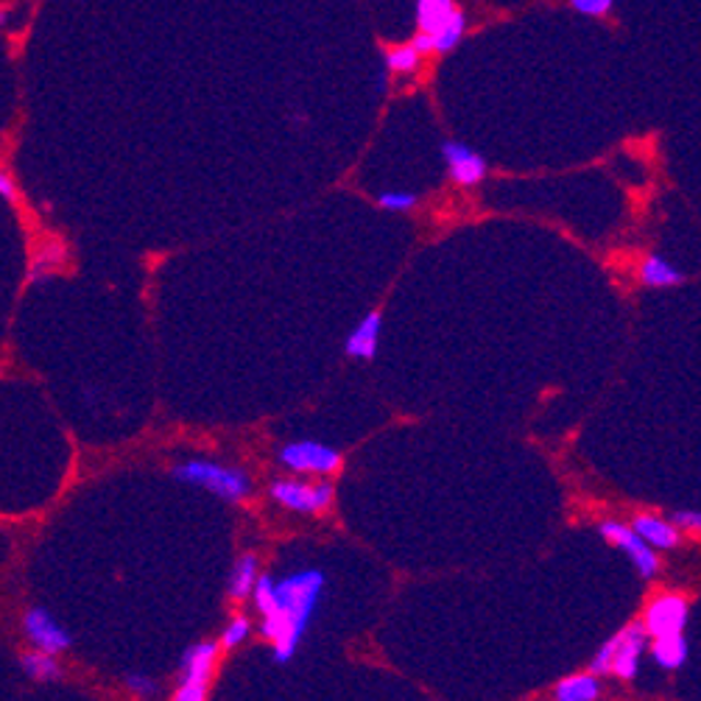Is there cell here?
<instances>
[{"label":"cell","mask_w":701,"mask_h":701,"mask_svg":"<svg viewBox=\"0 0 701 701\" xmlns=\"http://www.w3.org/2000/svg\"><path fill=\"white\" fill-rule=\"evenodd\" d=\"M0 196H3L7 202L14 199V182L9 174H0Z\"/></svg>","instance_id":"obj_27"},{"label":"cell","mask_w":701,"mask_h":701,"mask_svg":"<svg viewBox=\"0 0 701 701\" xmlns=\"http://www.w3.org/2000/svg\"><path fill=\"white\" fill-rule=\"evenodd\" d=\"M416 34L411 43L425 56H445L459 48L467 34V12L459 0H416Z\"/></svg>","instance_id":"obj_2"},{"label":"cell","mask_w":701,"mask_h":701,"mask_svg":"<svg viewBox=\"0 0 701 701\" xmlns=\"http://www.w3.org/2000/svg\"><path fill=\"white\" fill-rule=\"evenodd\" d=\"M670 520L682 528L685 535H701V512H670Z\"/></svg>","instance_id":"obj_25"},{"label":"cell","mask_w":701,"mask_h":701,"mask_svg":"<svg viewBox=\"0 0 701 701\" xmlns=\"http://www.w3.org/2000/svg\"><path fill=\"white\" fill-rule=\"evenodd\" d=\"M124 685L131 690V693H137V696H154L157 693L154 679L140 677V674H129V677L124 679Z\"/></svg>","instance_id":"obj_26"},{"label":"cell","mask_w":701,"mask_h":701,"mask_svg":"<svg viewBox=\"0 0 701 701\" xmlns=\"http://www.w3.org/2000/svg\"><path fill=\"white\" fill-rule=\"evenodd\" d=\"M621 632H623V640H621V648H618V657H614L612 674L618 679H623V682H632L640 670V657L646 654L648 643H652V634H648L646 623L643 621L629 623V627H623Z\"/></svg>","instance_id":"obj_11"},{"label":"cell","mask_w":701,"mask_h":701,"mask_svg":"<svg viewBox=\"0 0 701 701\" xmlns=\"http://www.w3.org/2000/svg\"><path fill=\"white\" fill-rule=\"evenodd\" d=\"M218 646L216 643H196L187 648L180 659L182 682L176 688V701H202L207 699V688H210L212 665H216Z\"/></svg>","instance_id":"obj_4"},{"label":"cell","mask_w":701,"mask_h":701,"mask_svg":"<svg viewBox=\"0 0 701 701\" xmlns=\"http://www.w3.org/2000/svg\"><path fill=\"white\" fill-rule=\"evenodd\" d=\"M279 464L294 472H319V475H327L342 467V456L338 450L327 445H319V441H294L279 450Z\"/></svg>","instance_id":"obj_8"},{"label":"cell","mask_w":701,"mask_h":701,"mask_svg":"<svg viewBox=\"0 0 701 701\" xmlns=\"http://www.w3.org/2000/svg\"><path fill=\"white\" fill-rule=\"evenodd\" d=\"M378 205L383 207V210H389V212H409V210H414V207H416V196H414V193L389 191V193H380Z\"/></svg>","instance_id":"obj_23"},{"label":"cell","mask_w":701,"mask_h":701,"mask_svg":"<svg viewBox=\"0 0 701 701\" xmlns=\"http://www.w3.org/2000/svg\"><path fill=\"white\" fill-rule=\"evenodd\" d=\"M62 261H65V246H62V243H56V241L45 243V246L39 249L37 261H34L32 274H28V283H34L37 277H43V274L48 272V268L59 266Z\"/></svg>","instance_id":"obj_21"},{"label":"cell","mask_w":701,"mask_h":701,"mask_svg":"<svg viewBox=\"0 0 701 701\" xmlns=\"http://www.w3.org/2000/svg\"><path fill=\"white\" fill-rule=\"evenodd\" d=\"M425 54L416 48L414 43H400V45H389L383 54V62L389 73H398V76H411L420 70L423 65Z\"/></svg>","instance_id":"obj_17"},{"label":"cell","mask_w":701,"mask_h":701,"mask_svg":"<svg viewBox=\"0 0 701 701\" xmlns=\"http://www.w3.org/2000/svg\"><path fill=\"white\" fill-rule=\"evenodd\" d=\"M257 578H261V573H257V556L255 553H243L230 573V598L241 601L249 593H255Z\"/></svg>","instance_id":"obj_18"},{"label":"cell","mask_w":701,"mask_h":701,"mask_svg":"<svg viewBox=\"0 0 701 701\" xmlns=\"http://www.w3.org/2000/svg\"><path fill=\"white\" fill-rule=\"evenodd\" d=\"M601 696V682L598 674H573V677L559 679L553 688V699L556 701H596Z\"/></svg>","instance_id":"obj_15"},{"label":"cell","mask_w":701,"mask_h":701,"mask_svg":"<svg viewBox=\"0 0 701 701\" xmlns=\"http://www.w3.org/2000/svg\"><path fill=\"white\" fill-rule=\"evenodd\" d=\"M634 531H637L648 545H654L657 551H677L682 545V528L670 517H659V515H637L632 520Z\"/></svg>","instance_id":"obj_12"},{"label":"cell","mask_w":701,"mask_h":701,"mask_svg":"<svg viewBox=\"0 0 701 701\" xmlns=\"http://www.w3.org/2000/svg\"><path fill=\"white\" fill-rule=\"evenodd\" d=\"M249 621L246 618H235V621L230 623V627H227V632H223V637H221V643H223V648H235L238 643H243V640L249 637Z\"/></svg>","instance_id":"obj_24"},{"label":"cell","mask_w":701,"mask_h":701,"mask_svg":"<svg viewBox=\"0 0 701 701\" xmlns=\"http://www.w3.org/2000/svg\"><path fill=\"white\" fill-rule=\"evenodd\" d=\"M598 531H601V537L609 542V545L621 548V551L632 559L634 571H637L640 576L643 578L659 576L663 562H659V553H654L657 548L648 545V542L634 531V526H623V522L618 520H604L601 526H598Z\"/></svg>","instance_id":"obj_5"},{"label":"cell","mask_w":701,"mask_h":701,"mask_svg":"<svg viewBox=\"0 0 701 701\" xmlns=\"http://www.w3.org/2000/svg\"><path fill=\"white\" fill-rule=\"evenodd\" d=\"M20 665H23V674L34 682H54L59 679V665H56L54 654L43 652V648H34V652H25L20 657Z\"/></svg>","instance_id":"obj_19"},{"label":"cell","mask_w":701,"mask_h":701,"mask_svg":"<svg viewBox=\"0 0 701 701\" xmlns=\"http://www.w3.org/2000/svg\"><path fill=\"white\" fill-rule=\"evenodd\" d=\"M690 618V604L688 598L679 596V593H659L657 598H652L643 612V623H646L652 640L657 637H670V634H685Z\"/></svg>","instance_id":"obj_6"},{"label":"cell","mask_w":701,"mask_h":701,"mask_svg":"<svg viewBox=\"0 0 701 701\" xmlns=\"http://www.w3.org/2000/svg\"><path fill=\"white\" fill-rule=\"evenodd\" d=\"M637 279L643 288H654V291H663V288H679L688 283V274L679 272L670 261H665L663 255H646L637 266Z\"/></svg>","instance_id":"obj_13"},{"label":"cell","mask_w":701,"mask_h":701,"mask_svg":"<svg viewBox=\"0 0 701 701\" xmlns=\"http://www.w3.org/2000/svg\"><path fill=\"white\" fill-rule=\"evenodd\" d=\"M274 501L279 506L294 512H304V515H319V512L333 506V486L330 484H302V481H274L268 486Z\"/></svg>","instance_id":"obj_7"},{"label":"cell","mask_w":701,"mask_h":701,"mask_svg":"<svg viewBox=\"0 0 701 701\" xmlns=\"http://www.w3.org/2000/svg\"><path fill=\"white\" fill-rule=\"evenodd\" d=\"M176 481L182 484H193V486H202V490L212 492L218 495L221 501H241L252 492V481L243 470L238 467H223L216 464V461H205V459H191L185 464H176L171 470Z\"/></svg>","instance_id":"obj_3"},{"label":"cell","mask_w":701,"mask_h":701,"mask_svg":"<svg viewBox=\"0 0 701 701\" xmlns=\"http://www.w3.org/2000/svg\"><path fill=\"white\" fill-rule=\"evenodd\" d=\"M621 640H623V632H614L612 637L598 648L596 657L590 659L593 674H598V677H601V674H612V665H614V657H618V648H621Z\"/></svg>","instance_id":"obj_20"},{"label":"cell","mask_w":701,"mask_h":701,"mask_svg":"<svg viewBox=\"0 0 701 701\" xmlns=\"http://www.w3.org/2000/svg\"><path fill=\"white\" fill-rule=\"evenodd\" d=\"M652 657L663 670L682 668L685 659H688V640H685V634L652 640Z\"/></svg>","instance_id":"obj_16"},{"label":"cell","mask_w":701,"mask_h":701,"mask_svg":"<svg viewBox=\"0 0 701 701\" xmlns=\"http://www.w3.org/2000/svg\"><path fill=\"white\" fill-rule=\"evenodd\" d=\"M23 632L28 637V643H34V648H43L48 654H62L70 648V634L65 632L59 623L45 612L43 607H34L25 612L23 618Z\"/></svg>","instance_id":"obj_9"},{"label":"cell","mask_w":701,"mask_h":701,"mask_svg":"<svg viewBox=\"0 0 701 701\" xmlns=\"http://www.w3.org/2000/svg\"><path fill=\"white\" fill-rule=\"evenodd\" d=\"M380 324H383V319H380L378 311H372L367 319H364V322L358 324V327L353 330V335H349L347 344H344V349H347L349 358L369 360L378 355Z\"/></svg>","instance_id":"obj_14"},{"label":"cell","mask_w":701,"mask_h":701,"mask_svg":"<svg viewBox=\"0 0 701 701\" xmlns=\"http://www.w3.org/2000/svg\"><path fill=\"white\" fill-rule=\"evenodd\" d=\"M322 590V571H299L283 582H274L272 576L257 578L255 607L263 614L261 634L272 643L274 659L279 665H286L297 654L299 640L317 612Z\"/></svg>","instance_id":"obj_1"},{"label":"cell","mask_w":701,"mask_h":701,"mask_svg":"<svg viewBox=\"0 0 701 701\" xmlns=\"http://www.w3.org/2000/svg\"><path fill=\"white\" fill-rule=\"evenodd\" d=\"M567 7L582 18L604 20L614 12V0H567Z\"/></svg>","instance_id":"obj_22"},{"label":"cell","mask_w":701,"mask_h":701,"mask_svg":"<svg viewBox=\"0 0 701 701\" xmlns=\"http://www.w3.org/2000/svg\"><path fill=\"white\" fill-rule=\"evenodd\" d=\"M441 157H445L447 174H450V180H453L456 185L475 187L479 182H484L486 160L479 151L470 149V146L447 140V143L441 146Z\"/></svg>","instance_id":"obj_10"}]
</instances>
